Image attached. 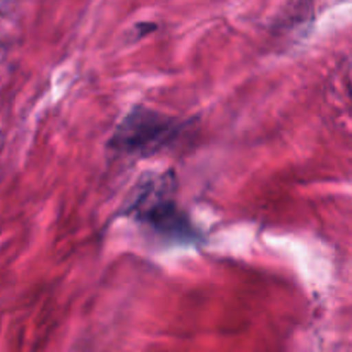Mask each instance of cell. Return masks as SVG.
<instances>
[{"mask_svg": "<svg viewBox=\"0 0 352 352\" xmlns=\"http://www.w3.org/2000/svg\"><path fill=\"white\" fill-rule=\"evenodd\" d=\"M175 188L177 181L172 172H151L143 175L124 208V215L168 241L182 244L203 243L201 230L196 229L179 206Z\"/></svg>", "mask_w": 352, "mask_h": 352, "instance_id": "6da1fadb", "label": "cell"}, {"mask_svg": "<svg viewBox=\"0 0 352 352\" xmlns=\"http://www.w3.org/2000/svg\"><path fill=\"white\" fill-rule=\"evenodd\" d=\"M189 122L136 105L120 119L109 140V150L124 157L144 158L170 148L184 134Z\"/></svg>", "mask_w": 352, "mask_h": 352, "instance_id": "7a4b0ae2", "label": "cell"}]
</instances>
